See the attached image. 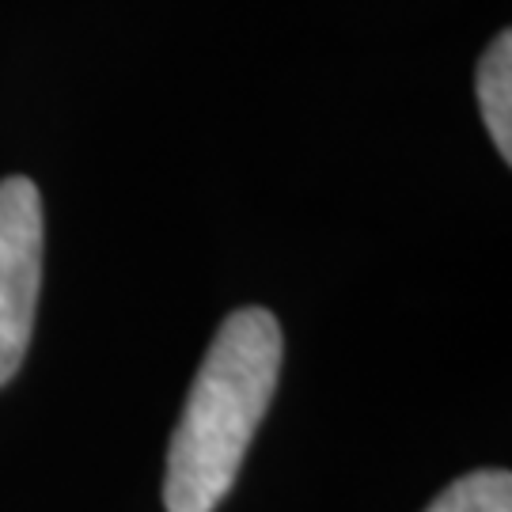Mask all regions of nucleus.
Wrapping results in <instances>:
<instances>
[{
  "label": "nucleus",
  "mask_w": 512,
  "mask_h": 512,
  "mask_svg": "<svg viewBox=\"0 0 512 512\" xmlns=\"http://www.w3.org/2000/svg\"><path fill=\"white\" fill-rule=\"evenodd\" d=\"M281 372V327L266 308L220 323L167 448V512H213L236 482Z\"/></svg>",
  "instance_id": "f257e3e1"
},
{
  "label": "nucleus",
  "mask_w": 512,
  "mask_h": 512,
  "mask_svg": "<svg viewBox=\"0 0 512 512\" xmlns=\"http://www.w3.org/2000/svg\"><path fill=\"white\" fill-rule=\"evenodd\" d=\"M478 107L490 129V141L497 145L501 160H512V35H501L486 46V54L478 61Z\"/></svg>",
  "instance_id": "7ed1b4c3"
},
{
  "label": "nucleus",
  "mask_w": 512,
  "mask_h": 512,
  "mask_svg": "<svg viewBox=\"0 0 512 512\" xmlns=\"http://www.w3.org/2000/svg\"><path fill=\"white\" fill-rule=\"evenodd\" d=\"M425 512H512V475L509 471L463 475Z\"/></svg>",
  "instance_id": "20e7f679"
},
{
  "label": "nucleus",
  "mask_w": 512,
  "mask_h": 512,
  "mask_svg": "<svg viewBox=\"0 0 512 512\" xmlns=\"http://www.w3.org/2000/svg\"><path fill=\"white\" fill-rule=\"evenodd\" d=\"M42 194L27 175L0 179V387L19 372L42 289Z\"/></svg>",
  "instance_id": "f03ea898"
}]
</instances>
